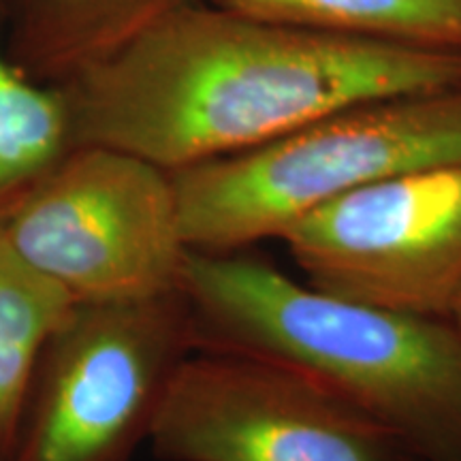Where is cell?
Returning a JSON list of instances; mask_svg holds the SVG:
<instances>
[{
  "label": "cell",
  "instance_id": "5",
  "mask_svg": "<svg viewBox=\"0 0 461 461\" xmlns=\"http://www.w3.org/2000/svg\"><path fill=\"white\" fill-rule=\"evenodd\" d=\"M0 235L75 303L180 291L190 252L169 173L105 146L75 148Z\"/></svg>",
  "mask_w": 461,
  "mask_h": 461
},
{
  "label": "cell",
  "instance_id": "12",
  "mask_svg": "<svg viewBox=\"0 0 461 461\" xmlns=\"http://www.w3.org/2000/svg\"><path fill=\"white\" fill-rule=\"evenodd\" d=\"M451 321L461 330V291H459V295H457V299H455V303H453Z\"/></svg>",
  "mask_w": 461,
  "mask_h": 461
},
{
  "label": "cell",
  "instance_id": "6",
  "mask_svg": "<svg viewBox=\"0 0 461 461\" xmlns=\"http://www.w3.org/2000/svg\"><path fill=\"white\" fill-rule=\"evenodd\" d=\"M148 447L160 461H420L314 374L210 350L184 361Z\"/></svg>",
  "mask_w": 461,
  "mask_h": 461
},
{
  "label": "cell",
  "instance_id": "4",
  "mask_svg": "<svg viewBox=\"0 0 461 461\" xmlns=\"http://www.w3.org/2000/svg\"><path fill=\"white\" fill-rule=\"evenodd\" d=\"M193 353L182 288L77 303L45 344L9 461H132Z\"/></svg>",
  "mask_w": 461,
  "mask_h": 461
},
{
  "label": "cell",
  "instance_id": "7",
  "mask_svg": "<svg viewBox=\"0 0 461 461\" xmlns=\"http://www.w3.org/2000/svg\"><path fill=\"white\" fill-rule=\"evenodd\" d=\"M305 282L325 295L451 319L461 291V165L380 180L285 230Z\"/></svg>",
  "mask_w": 461,
  "mask_h": 461
},
{
  "label": "cell",
  "instance_id": "11",
  "mask_svg": "<svg viewBox=\"0 0 461 461\" xmlns=\"http://www.w3.org/2000/svg\"><path fill=\"white\" fill-rule=\"evenodd\" d=\"M75 149L71 115L58 86L26 73L0 32V222Z\"/></svg>",
  "mask_w": 461,
  "mask_h": 461
},
{
  "label": "cell",
  "instance_id": "2",
  "mask_svg": "<svg viewBox=\"0 0 461 461\" xmlns=\"http://www.w3.org/2000/svg\"><path fill=\"white\" fill-rule=\"evenodd\" d=\"M194 350L286 363L325 380L420 461H461V330L325 295L255 255L188 252Z\"/></svg>",
  "mask_w": 461,
  "mask_h": 461
},
{
  "label": "cell",
  "instance_id": "8",
  "mask_svg": "<svg viewBox=\"0 0 461 461\" xmlns=\"http://www.w3.org/2000/svg\"><path fill=\"white\" fill-rule=\"evenodd\" d=\"M190 0H17L14 60L62 84Z\"/></svg>",
  "mask_w": 461,
  "mask_h": 461
},
{
  "label": "cell",
  "instance_id": "1",
  "mask_svg": "<svg viewBox=\"0 0 461 461\" xmlns=\"http://www.w3.org/2000/svg\"><path fill=\"white\" fill-rule=\"evenodd\" d=\"M58 88L75 148H113L177 171L355 103L461 88V51L272 24L190 0Z\"/></svg>",
  "mask_w": 461,
  "mask_h": 461
},
{
  "label": "cell",
  "instance_id": "10",
  "mask_svg": "<svg viewBox=\"0 0 461 461\" xmlns=\"http://www.w3.org/2000/svg\"><path fill=\"white\" fill-rule=\"evenodd\" d=\"M75 305L0 235V461L14 451L45 344Z\"/></svg>",
  "mask_w": 461,
  "mask_h": 461
},
{
  "label": "cell",
  "instance_id": "9",
  "mask_svg": "<svg viewBox=\"0 0 461 461\" xmlns=\"http://www.w3.org/2000/svg\"><path fill=\"white\" fill-rule=\"evenodd\" d=\"M230 14L344 37L461 51V0H201Z\"/></svg>",
  "mask_w": 461,
  "mask_h": 461
},
{
  "label": "cell",
  "instance_id": "3",
  "mask_svg": "<svg viewBox=\"0 0 461 461\" xmlns=\"http://www.w3.org/2000/svg\"><path fill=\"white\" fill-rule=\"evenodd\" d=\"M447 165H461V88L355 103L263 146L167 173L188 250L238 252L280 240L339 194Z\"/></svg>",
  "mask_w": 461,
  "mask_h": 461
}]
</instances>
